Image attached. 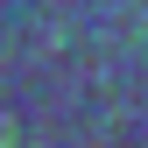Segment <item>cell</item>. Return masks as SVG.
<instances>
[{
    "label": "cell",
    "mask_w": 148,
    "mask_h": 148,
    "mask_svg": "<svg viewBox=\"0 0 148 148\" xmlns=\"http://www.w3.org/2000/svg\"><path fill=\"white\" fill-rule=\"evenodd\" d=\"M0 148H7V141H0Z\"/></svg>",
    "instance_id": "6da1fadb"
}]
</instances>
